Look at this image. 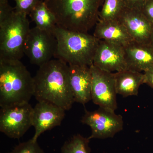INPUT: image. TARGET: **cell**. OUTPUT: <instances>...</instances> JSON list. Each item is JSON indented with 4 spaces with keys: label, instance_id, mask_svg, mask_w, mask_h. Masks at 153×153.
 I'll use <instances>...</instances> for the list:
<instances>
[{
    "label": "cell",
    "instance_id": "6da1fadb",
    "mask_svg": "<svg viewBox=\"0 0 153 153\" xmlns=\"http://www.w3.org/2000/svg\"><path fill=\"white\" fill-rule=\"evenodd\" d=\"M34 96L38 101H47L65 111L74 102L71 90L68 65L59 59H52L39 66L33 77Z\"/></svg>",
    "mask_w": 153,
    "mask_h": 153
},
{
    "label": "cell",
    "instance_id": "7a4b0ae2",
    "mask_svg": "<svg viewBox=\"0 0 153 153\" xmlns=\"http://www.w3.org/2000/svg\"><path fill=\"white\" fill-rule=\"evenodd\" d=\"M104 0H44L58 27L88 33L99 21Z\"/></svg>",
    "mask_w": 153,
    "mask_h": 153
},
{
    "label": "cell",
    "instance_id": "3957f363",
    "mask_svg": "<svg viewBox=\"0 0 153 153\" xmlns=\"http://www.w3.org/2000/svg\"><path fill=\"white\" fill-rule=\"evenodd\" d=\"M34 80L20 60H0V106L29 102Z\"/></svg>",
    "mask_w": 153,
    "mask_h": 153
},
{
    "label": "cell",
    "instance_id": "277c9868",
    "mask_svg": "<svg viewBox=\"0 0 153 153\" xmlns=\"http://www.w3.org/2000/svg\"><path fill=\"white\" fill-rule=\"evenodd\" d=\"M53 34L57 40L54 57L68 65H93L100 40L88 33L71 31L56 26Z\"/></svg>",
    "mask_w": 153,
    "mask_h": 153
},
{
    "label": "cell",
    "instance_id": "5b68a950",
    "mask_svg": "<svg viewBox=\"0 0 153 153\" xmlns=\"http://www.w3.org/2000/svg\"><path fill=\"white\" fill-rule=\"evenodd\" d=\"M27 16L14 11L0 22V60H20L30 30Z\"/></svg>",
    "mask_w": 153,
    "mask_h": 153
},
{
    "label": "cell",
    "instance_id": "8992f818",
    "mask_svg": "<svg viewBox=\"0 0 153 153\" xmlns=\"http://www.w3.org/2000/svg\"><path fill=\"white\" fill-rule=\"evenodd\" d=\"M33 109L29 102L1 108L0 131L11 138L22 137L33 126Z\"/></svg>",
    "mask_w": 153,
    "mask_h": 153
},
{
    "label": "cell",
    "instance_id": "52a82bcc",
    "mask_svg": "<svg viewBox=\"0 0 153 153\" xmlns=\"http://www.w3.org/2000/svg\"><path fill=\"white\" fill-rule=\"evenodd\" d=\"M81 122L91 129V135L88 137L90 140L113 137L123 127V118L121 115L100 107L94 111L85 110Z\"/></svg>",
    "mask_w": 153,
    "mask_h": 153
},
{
    "label": "cell",
    "instance_id": "ba28073f",
    "mask_svg": "<svg viewBox=\"0 0 153 153\" xmlns=\"http://www.w3.org/2000/svg\"><path fill=\"white\" fill-rule=\"evenodd\" d=\"M57 45V40L53 33L35 27L29 32L25 54L32 64L40 66L54 57Z\"/></svg>",
    "mask_w": 153,
    "mask_h": 153
},
{
    "label": "cell",
    "instance_id": "9c48e42d",
    "mask_svg": "<svg viewBox=\"0 0 153 153\" xmlns=\"http://www.w3.org/2000/svg\"><path fill=\"white\" fill-rule=\"evenodd\" d=\"M91 100L99 107L115 111L117 109L114 73L102 70L91 65Z\"/></svg>",
    "mask_w": 153,
    "mask_h": 153
},
{
    "label": "cell",
    "instance_id": "30bf717a",
    "mask_svg": "<svg viewBox=\"0 0 153 153\" xmlns=\"http://www.w3.org/2000/svg\"><path fill=\"white\" fill-rule=\"evenodd\" d=\"M93 65L111 73L128 69L123 46L100 40L94 57Z\"/></svg>",
    "mask_w": 153,
    "mask_h": 153
},
{
    "label": "cell",
    "instance_id": "8fae6325",
    "mask_svg": "<svg viewBox=\"0 0 153 153\" xmlns=\"http://www.w3.org/2000/svg\"><path fill=\"white\" fill-rule=\"evenodd\" d=\"M65 111L51 102L38 101L33 109L32 126L35 132L32 139L37 141L44 132L60 126L65 117Z\"/></svg>",
    "mask_w": 153,
    "mask_h": 153
},
{
    "label": "cell",
    "instance_id": "7c38bea8",
    "mask_svg": "<svg viewBox=\"0 0 153 153\" xmlns=\"http://www.w3.org/2000/svg\"><path fill=\"white\" fill-rule=\"evenodd\" d=\"M117 20L124 26L134 41L150 44L153 26L141 10L125 7Z\"/></svg>",
    "mask_w": 153,
    "mask_h": 153
},
{
    "label": "cell",
    "instance_id": "4fadbf2b",
    "mask_svg": "<svg viewBox=\"0 0 153 153\" xmlns=\"http://www.w3.org/2000/svg\"><path fill=\"white\" fill-rule=\"evenodd\" d=\"M71 90L74 102L84 105L91 100L92 74L90 67L68 65Z\"/></svg>",
    "mask_w": 153,
    "mask_h": 153
},
{
    "label": "cell",
    "instance_id": "5bb4252c",
    "mask_svg": "<svg viewBox=\"0 0 153 153\" xmlns=\"http://www.w3.org/2000/svg\"><path fill=\"white\" fill-rule=\"evenodd\" d=\"M124 48L128 69L144 72L153 67V48L151 44L133 41Z\"/></svg>",
    "mask_w": 153,
    "mask_h": 153
},
{
    "label": "cell",
    "instance_id": "9a60e30c",
    "mask_svg": "<svg viewBox=\"0 0 153 153\" xmlns=\"http://www.w3.org/2000/svg\"><path fill=\"white\" fill-rule=\"evenodd\" d=\"M93 36L98 40L123 47L133 41L125 27L118 20H99L96 24Z\"/></svg>",
    "mask_w": 153,
    "mask_h": 153
},
{
    "label": "cell",
    "instance_id": "2e32d148",
    "mask_svg": "<svg viewBox=\"0 0 153 153\" xmlns=\"http://www.w3.org/2000/svg\"><path fill=\"white\" fill-rule=\"evenodd\" d=\"M114 74L117 93L124 97L137 95L140 86L144 84L142 72L126 69Z\"/></svg>",
    "mask_w": 153,
    "mask_h": 153
},
{
    "label": "cell",
    "instance_id": "e0dca14e",
    "mask_svg": "<svg viewBox=\"0 0 153 153\" xmlns=\"http://www.w3.org/2000/svg\"><path fill=\"white\" fill-rule=\"evenodd\" d=\"M29 16L38 29L53 33L57 25V22L55 16L47 7L44 1L39 3Z\"/></svg>",
    "mask_w": 153,
    "mask_h": 153
},
{
    "label": "cell",
    "instance_id": "ac0fdd59",
    "mask_svg": "<svg viewBox=\"0 0 153 153\" xmlns=\"http://www.w3.org/2000/svg\"><path fill=\"white\" fill-rule=\"evenodd\" d=\"M125 7L124 0H104L99 13V20H117Z\"/></svg>",
    "mask_w": 153,
    "mask_h": 153
},
{
    "label": "cell",
    "instance_id": "d6986e66",
    "mask_svg": "<svg viewBox=\"0 0 153 153\" xmlns=\"http://www.w3.org/2000/svg\"><path fill=\"white\" fill-rule=\"evenodd\" d=\"M89 140L79 134L75 135L64 143L61 153H91Z\"/></svg>",
    "mask_w": 153,
    "mask_h": 153
},
{
    "label": "cell",
    "instance_id": "ffe728a7",
    "mask_svg": "<svg viewBox=\"0 0 153 153\" xmlns=\"http://www.w3.org/2000/svg\"><path fill=\"white\" fill-rule=\"evenodd\" d=\"M8 153H44L37 141L31 139L25 142L20 143L12 152Z\"/></svg>",
    "mask_w": 153,
    "mask_h": 153
},
{
    "label": "cell",
    "instance_id": "44dd1931",
    "mask_svg": "<svg viewBox=\"0 0 153 153\" xmlns=\"http://www.w3.org/2000/svg\"><path fill=\"white\" fill-rule=\"evenodd\" d=\"M16 3L15 12L27 16L43 0H14Z\"/></svg>",
    "mask_w": 153,
    "mask_h": 153
},
{
    "label": "cell",
    "instance_id": "7402d4cb",
    "mask_svg": "<svg viewBox=\"0 0 153 153\" xmlns=\"http://www.w3.org/2000/svg\"><path fill=\"white\" fill-rule=\"evenodd\" d=\"M15 11L9 3V0H0V22H3Z\"/></svg>",
    "mask_w": 153,
    "mask_h": 153
},
{
    "label": "cell",
    "instance_id": "603a6c76",
    "mask_svg": "<svg viewBox=\"0 0 153 153\" xmlns=\"http://www.w3.org/2000/svg\"><path fill=\"white\" fill-rule=\"evenodd\" d=\"M140 10L153 26V0H147Z\"/></svg>",
    "mask_w": 153,
    "mask_h": 153
},
{
    "label": "cell",
    "instance_id": "cb8c5ba5",
    "mask_svg": "<svg viewBox=\"0 0 153 153\" xmlns=\"http://www.w3.org/2000/svg\"><path fill=\"white\" fill-rule=\"evenodd\" d=\"M126 8L140 10L147 0H124Z\"/></svg>",
    "mask_w": 153,
    "mask_h": 153
},
{
    "label": "cell",
    "instance_id": "d4e9b609",
    "mask_svg": "<svg viewBox=\"0 0 153 153\" xmlns=\"http://www.w3.org/2000/svg\"><path fill=\"white\" fill-rule=\"evenodd\" d=\"M144 83L153 88V67L145 71Z\"/></svg>",
    "mask_w": 153,
    "mask_h": 153
},
{
    "label": "cell",
    "instance_id": "484cf974",
    "mask_svg": "<svg viewBox=\"0 0 153 153\" xmlns=\"http://www.w3.org/2000/svg\"><path fill=\"white\" fill-rule=\"evenodd\" d=\"M150 44L151 46H152V47L153 48V33L152 35V38H151Z\"/></svg>",
    "mask_w": 153,
    "mask_h": 153
}]
</instances>
